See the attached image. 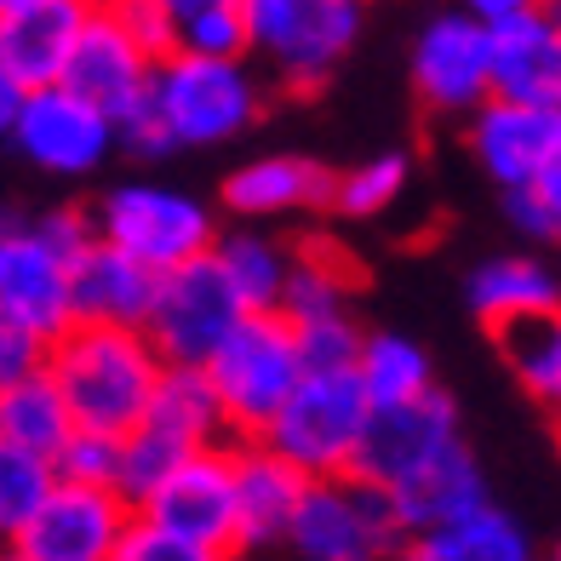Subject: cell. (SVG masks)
<instances>
[{
  "label": "cell",
  "mask_w": 561,
  "mask_h": 561,
  "mask_svg": "<svg viewBox=\"0 0 561 561\" xmlns=\"http://www.w3.org/2000/svg\"><path fill=\"white\" fill-rule=\"evenodd\" d=\"M98 241L92 213L46 207L0 236V333H23L35 344H58L81 321L75 264Z\"/></svg>",
  "instance_id": "obj_1"
},
{
  "label": "cell",
  "mask_w": 561,
  "mask_h": 561,
  "mask_svg": "<svg viewBox=\"0 0 561 561\" xmlns=\"http://www.w3.org/2000/svg\"><path fill=\"white\" fill-rule=\"evenodd\" d=\"M46 367L64 385L81 430L133 436L167 378V355L156 350V339L144 327L75 321L58 344H46Z\"/></svg>",
  "instance_id": "obj_2"
},
{
  "label": "cell",
  "mask_w": 561,
  "mask_h": 561,
  "mask_svg": "<svg viewBox=\"0 0 561 561\" xmlns=\"http://www.w3.org/2000/svg\"><path fill=\"white\" fill-rule=\"evenodd\" d=\"M264 115V81L252 58L167 53L149 81V121L172 149H218L247 138Z\"/></svg>",
  "instance_id": "obj_3"
},
{
  "label": "cell",
  "mask_w": 561,
  "mask_h": 561,
  "mask_svg": "<svg viewBox=\"0 0 561 561\" xmlns=\"http://www.w3.org/2000/svg\"><path fill=\"white\" fill-rule=\"evenodd\" d=\"M304 373H310V362H304L293 316L287 310H252L207 362V378L224 401V419H229V436L236 442L270 436V424L280 419V407L304 385Z\"/></svg>",
  "instance_id": "obj_4"
},
{
  "label": "cell",
  "mask_w": 561,
  "mask_h": 561,
  "mask_svg": "<svg viewBox=\"0 0 561 561\" xmlns=\"http://www.w3.org/2000/svg\"><path fill=\"white\" fill-rule=\"evenodd\" d=\"M241 7L252 64L287 92H316L333 81L367 23V0H241Z\"/></svg>",
  "instance_id": "obj_5"
},
{
  "label": "cell",
  "mask_w": 561,
  "mask_h": 561,
  "mask_svg": "<svg viewBox=\"0 0 561 561\" xmlns=\"http://www.w3.org/2000/svg\"><path fill=\"white\" fill-rule=\"evenodd\" d=\"M98 241H110L121 252H133L149 270H178L190 259H207L218 247V218L201 195L156 184V178H126V184L104 190L92 201Z\"/></svg>",
  "instance_id": "obj_6"
},
{
  "label": "cell",
  "mask_w": 561,
  "mask_h": 561,
  "mask_svg": "<svg viewBox=\"0 0 561 561\" xmlns=\"http://www.w3.org/2000/svg\"><path fill=\"white\" fill-rule=\"evenodd\" d=\"M0 115H7V138L23 161L46 178H87L121 149V126L110 110H98L92 98L75 87H0Z\"/></svg>",
  "instance_id": "obj_7"
},
{
  "label": "cell",
  "mask_w": 561,
  "mask_h": 561,
  "mask_svg": "<svg viewBox=\"0 0 561 561\" xmlns=\"http://www.w3.org/2000/svg\"><path fill=\"white\" fill-rule=\"evenodd\" d=\"M367 424H373V396L362 385V373L327 367V373H304V385L280 407L270 436L259 442L287 453L304 476H350L355 458H362Z\"/></svg>",
  "instance_id": "obj_8"
},
{
  "label": "cell",
  "mask_w": 561,
  "mask_h": 561,
  "mask_svg": "<svg viewBox=\"0 0 561 561\" xmlns=\"http://www.w3.org/2000/svg\"><path fill=\"white\" fill-rule=\"evenodd\" d=\"M304 561H390L401 556L407 533L396 522L390 488H378L367 476H316L304 510L287 539Z\"/></svg>",
  "instance_id": "obj_9"
},
{
  "label": "cell",
  "mask_w": 561,
  "mask_h": 561,
  "mask_svg": "<svg viewBox=\"0 0 561 561\" xmlns=\"http://www.w3.org/2000/svg\"><path fill=\"white\" fill-rule=\"evenodd\" d=\"M224 436H229V419L207 367H167L144 424L126 436V499L138 504L178 458L201 447H224Z\"/></svg>",
  "instance_id": "obj_10"
},
{
  "label": "cell",
  "mask_w": 561,
  "mask_h": 561,
  "mask_svg": "<svg viewBox=\"0 0 561 561\" xmlns=\"http://www.w3.org/2000/svg\"><path fill=\"white\" fill-rule=\"evenodd\" d=\"M247 298L236 293V280L224 275L218 252L190 259L161 275L156 310H149L144 333L156 339V350L167 355V367H207L218 344L247 321Z\"/></svg>",
  "instance_id": "obj_11"
},
{
  "label": "cell",
  "mask_w": 561,
  "mask_h": 561,
  "mask_svg": "<svg viewBox=\"0 0 561 561\" xmlns=\"http://www.w3.org/2000/svg\"><path fill=\"white\" fill-rule=\"evenodd\" d=\"M138 516L178 539L236 550L241 545V504H236V447H201L138 499Z\"/></svg>",
  "instance_id": "obj_12"
},
{
  "label": "cell",
  "mask_w": 561,
  "mask_h": 561,
  "mask_svg": "<svg viewBox=\"0 0 561 561\" xmlns=\"http://www.w3.org/2000/svg\"><path fill=\"white\" fill-rule=\"evenodd\" d=\"M413 92L436 115H476L493 98V23H481L470 7L436 12L413 41Z\"/></svg>",
  "instance_id": "obj_13"
},
{
  "label": "cell",
  "mask_w": 561,
  "mask_h": 561,
  "mask_svg": "<svg viewBox=\"0 0 561 561\" xmlns=\"http://www.w3.org/2000/svg\"><path fill=\"white\" fill-rule=\"evenodd\" d=\"M133 522L138 504L121 488H87L58 476L53 499L12 533V550L30 561H115Z\"/></svg>",
  "instance_id": "obj_14"
},
{
  "label": "cell",
  "mask_w": 561,
  "mask_h": 561,
  "mask_svg": "<svg viewBox=\"0 0 561 561\" xmlns=\"http://www.w3.org/2000/svg\"><path fill=\"white\" fill-rule=\"evenodd\" d=\"M98 0H23L0 12V87H58Z\"/></svg>",
  "instance_id": "obj_15"
},
{
  "label": "cell",
  "mask_w": 561,
  "mask_h": 561,
  "mask_svg": "<svg viewBox=\"0 0 561 561\" xmlns=\"http://www.w3.org/2000/svg\"><path fill=\"white\" fill-rule=\"evenodd\" d=\"M156 64H161V58L149 53L133 30H126V23L104 7V0H98L87 35H81V46H75V58H69V69H64V87H75L81 98H92L98 110H110L115 126H121L133 110L149 104Z\"/></svg>",
  "instance_id": "obj_16"
},
{
  "label": "cell",
  "mask_w": 561,
  "mask_h": 561,
  "mask_svg": "<svg viewBox=\"0 0 561 561\" xmlns=\"http://www.w3.org/2000/svg\"><path fill=\"white\" fill-rule=\"evenodd\" d=\"M453 442H465V436H458V407L442 390H424V396L396 401V407H373L355 476L378 481V488H396L401 476H413L419 465H430Z\"/></svg>",
  "instance_id": "obj_17"
},
{
  "label": "cell",
  "mask_w": 561,
  "mask_h": 561,
  "mask_svg": "<svg viewBox=\"0 0 561 561\" xmlns=\"http://www.w3.org/2000/svg\"><path fill=\"white\" fill-rule=\"evenodd\" d=\"M556 144H561V110L522 104V98H488V104L470 115L476 167L488 172L499 190L539 184V172L550 167Z\"/></svg>",
  "instance_id": "obj_18"
},
{
  "label": "cell",
  "mask_w": 561,
  "mask_h": 561,
  "mask_svg": "<svg viewBox=\"0 0 561 561\" xmlns=\"http://www.w3.org/2000/svg\"><path fill=\"white\" fill-rule=\"evenodd\" d=\"M493 98L561 110V0L493 23Z\"/></svg>",
  "instance_id": "obj_19"
},
{
  "label": "cell",
  "mask_w": 561,
  "mask_h": 561,
  "mask_svg": "<svg viewBox=\"0 0 561 561\" xmlns=\"http://www.w3.org/2000/svg\"><path fill=\"white\" fill-rule=\"evenodd\" d=\"M339 178L310 156H252L224 178V207L241 224H275V218H304L316 207H333Z\"/></svg>",
  "instance_id": "obj_20"
},
{
  "label": "cell",
  "mask_w": 561,
  "mask_h": 561,
  "mask_svg": "<svg viewBox=\"0 0 561 561\" xmlns=\"http://www.w3.org/2000/svg\"><path fill=\"white\" fill-rule=\"evenodd\" d=\"M316 476H304L287 453L270 442H236V504H241V545H287Z\"/></svg>",
  "instance_id": "obj_21"
},
{
  "label": "cell",
  "mask_w": 561,
  "mask_h": 561,
  "mask_svg": "<svg viewBox=\"0 0 561 561\" xmlns=\"http://www.w3.org/2000/svg\"><path fill=\"white\" fill-rule=\"evenodd\" d=\"M390 499H396L401 533L413 539V533L447 527V522H458V516H470V510L488 504V476H481L476 453L465 442H453L447 453H436L413 476H401L390 488Z\"/></svg>",
  "instance_id": "obj_22"
},
{
  "label": "cell",
  "mask_w": 561,
  "mask_h": 561,
  "mask_svg": "<svg viewBox=\"0 0 561 561\" xmlns=\"http://www.w3.org/2000/svg\"><path fill=\"white\" fill-rule=\"evenodd\" d=\"M161 293V270L138 264L133 252L110 241H92L87 259L75 264V298H81V321H115V327H144Z\"/></svg>",
  "instance_id": "obj_23"
},
{
  "label": "cell",
  "mask_w": 561,
  "mask_h": 561,
  "mask_svg": "<svg viewBox=\"0 0 561 561\" xmlns=\"http://www.w3.org/2000/svg\"><path fill=\"white\" fill-rule=\"evenodd\" d=\"M75 407L64 396V385L53 378V367H35L23 378H0V447H23L58 465V453L75 436Z\"/></svg>",
  "instance_id": "obj_24"
},
{
  "label": "cell",
  "mask_w": 561,
  "mask_h": 561,
  "mask_svg": "<svg viewBox=\"0 0 561 561\" xmlns=\"http://www.w3.org/2000/svg\"><path fill=\"white\" fill-rule=\"evenodd\" d=\"M465 287H470V310L488 327L539 316L561 304V275L545 259H533V252H499V259L470 270Z\"/></svg>",
  "instance_id": "obj_25"
},
{
  "label": "cell",
  "mask_w": 561,
  "mask_h": 561,
  "mask_svg": "<svg viewBox=\"0 0 561 561\" xmlns=\"http://www.w3.org/2000/svg\"><path fill=\"white\" fill-rule=\"evenodd\" d=\"M401 561H533V539L510 510L481 504L447 527L413 533L401 545Z\"/></svg>",
  "instance_id": "obj_26"
},
{
  "label": "cell",
  "mask_w": 561,
  "mask_h": 561,
  "mask_svg": "<svg viewBox=\"0 0 561 561\" xmlns=\"http://www.w3.org/2000/svg\"><path fill=\"white\" fill-rule=\"evenodd\" d=\"M213 252H218L224 275L236 280V293L247 298V310H280V298L293 287L298 247L270 236L264 224H241V229H229V236H218Z\"/></svg>",
  "instance_id": "obj_27"
},
{
  "label": "cell",
  "mask_w": 561,
  "mask_h": 561,
  "mask_svg": "<svg viewBox=\"0 0 561 561\" xmlns=\"http://www.w3.org/2000/svg\"><path fill=\"white\" fill-rule=\"evenodd\" d=\"M493 344L504 355V367L522 378V390L539 407H550V413H561V304L493 327Z\"/></svg>",
  "instance_id": "obj_28"
},
{
  "label": "cell",
  "mask_w": 561,
  "mask_h": 561,
  "mask_svg": "<svg viewBox=\"0 0 561 561\" xmlns=\"http://www.w3.org/2000/svg\"><path fill=\"white\" fill-rule=\"evenodd\" d=\"M350 287L355 270L344 252H333L321 236L298 241V264H293V287L280 298V310L293 321H327V316H350Z\"/></svg>",
  "instance_id": "obj_29"
},
{
  "label": "cell",
  "mask_w": 561,
  "mask_h": 561,
  "mask_svg": "<svg viewBox=\"0 0 561 561\" xmlns=\"http://www.w3.org/2000/svg\"><path fill=\"white\" fill-rule=\"evenodd\" d=\"M355 373H362L373 407H396V401H413L424 390H436V373H430L424 344H413L407 333H367Z\"/></svg>",
  "instance_id": "obj_30"
},
{
  "label": "cell",
  "mask_w": 561,
  "mask_h": 561,
  "mask_svg": "<svg viewBox=\"0 0 561 561\" xmlns=\"http://www.w3.org/2000/svg\"><path fill=\"white\" fill-rule=\"evenodd\" d=\"M407 172H413V161H407L401 149H385V156L355 161L339 178V190H333V213H344V218H378V213H390L396 201L407 195Z\"/></svg>",
  "instance_id": "obj_31"
},
{
  "label": "cell",
  "mask_w": 561,
  "mask_h": 561,
  "mask_svg": "<svg viewBox=\"0 0 561 561\" xmlns=\"http://www.w3.org/2000/svg\"><path fill=\"white\" fill-rule=\"evenodd\" d=\"M53 488H58L53 458L23 453V447H0V527H7V539L53 499Z\"/></svg>",
  "instance_id": "obj_32"
},
{
  "label": "cell",
  "mask_w": 561,
  "mask_h": 561,
  "mask_svg": "<svg viewBox=\"0 0 561 561\" xmlns=\"http://www.w3.org/2000/svg\"><path fill=\"white\" fill-rule=\"evenodd\" d=\"M64 481H87V488H121L126 493V436L110 430H75L69 447L58 453Z\"/></svg>",
  "instance_id": "obj_33"
},
{
  "label": "cell",
  "mask_w": 561,
  "mask_h": 561,
  "mask_svg": "<svg viewBox=\"0 0 561 561\" xmlns=\"http://www.w3.org/2000/svg\"><path fill=\"white\" fill-rule=\"evenodd\" d=\"M172 53H201V58H252V30L247 7H213L190 23H178Z\"/></svg>",
  "instance_id": "obj_34"
},
{
  "label": "cell",
  "mask_w": 561,
  "mask_h": 561,
  "mask_svg": "<svg viewBox=\"0 0 561 561\" xmlns=\"http://www.w3.org/2000/svg\"><path fill=\"white\" fill-rule=\"evenodd\" d=\"M293 327H298V344H304V362H310V373H327V367H355V362H362L367 333L355 327V316L293 321Z\"/></svg>",
  "instance_id": "obj_35"
},
{
  "label": "cell",
  "mask_w": 561,
  "mask_h": 561,
  "mask_svg": "<svg viewBox=\"0 0 561 561\" xmlns=\"http://www.w3.org/2000/svg\"><path fill=\"white\" fill-rule=\"evenodd\" d=\"M115 561H229V550L178 539V533H167V527H156V522L138 516L133 527H126V539H121Z\"/></svg>",
  "instance_id": "obj_36"
},
{
  "label": "cell",
  "mask_w": 561,
  "mask_h": 561,
  "mask_svg": "<svg viewBox=\"0 0 561 561\" xmlns=\"http://www.w3.org/2000/svg\"><path fill=\"white\" fill-rule=\"evenodd\" d=\"M527 190L539 195L545 207H550V218L561 224V144H556V156H550V167L539 172V184H527Z\"/></svg>",
  "instance_id": "obj_37"
},
{
  "label": "cell",
  "mask_w": 561,
  "mask_h": 561,
  "mask_svg": "<svg viewBox=\"0 0 561 561\" xmlns=\"http://www.w3.org/2000/svg\"><path fill=\"white\" fill-rule=\"evenodd\" d=\"M465 7L481 18V23H504V18H516L527 7H545V0H465Z\"/></svg>",
  "instance_id": "obj_38"
},
{
  "label": "cell",
  "mask_w": 561,
  "mask_h": 561,
  "mask_svg": "<svg viewBox=\"0 0 561 561\" xmlns=\"http://www.w3.org/2000/svg\"><path fill=\"white\" fill-rule=\"evenodd\" d=\"M156 7L172 18V30H178V23H190V18H201V12H213V7H241V0H156Z\"/></svg>",
  "instance_id": "obj_39"
},
{
  "label": "cell",
  "mask_w": 561,
  "mask_h": 561,
  "mask_svg": "<svg viewBox=\"0 0 561 561\" xmlns=\"http://www.w3.org/2000/svg\"><path fill=\"white\" fill-rule=\"evenodd\" d=\"M7 7H23V0H0V12H7Z\"/></svg>",
  "instance_id": "obj_40"
},
{
  "label": "cell",
  "mask_w": 561,
  "mask_h": 561,
  "mask_svg": "<svg viewBox=\"0 0 561 561\" xmlns=\"http://www.w3.org/2000/svg\"><path fill=\"white\" fill-rule=\"evenodd\" d=\"M7 561H30V556H18V550H12V556H7Z\"/></svg>",
  "instance_id": "obj_41"
},
{
  "label": "cell",
  "mask_w": 561,
  "mask_h": 561,
  "mask_svg": "<svg viewBox=\"0 0 561 561\" xmlns=\"http://www.w3.org/2000/svg\"><path fill=\"white\" fill-rule=\"evenodd\" d=\"M550 561H561V550H556V556H550Z\"/></svg>",
  "instance_id": "obj_42"
},
{
  "label": "cell",
  "mask_w": 561,
  "mask_h": 561,
  "mask_svg": "<svg viewBox=\"0 0 561 561\" xmlns=\"http://www.w3.org/2000/svg\"><path fill=\"white\" fill-rule=\"evenodd\" d=\"M556 419H561V413H556Z\"/></svg>",
  "instance_id": "obj_43"
}]
</instances>
